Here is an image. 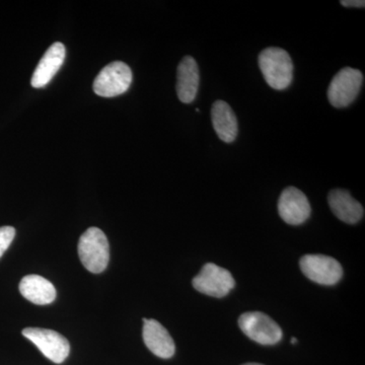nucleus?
Listing matches in <instances>:
<instances>
[{
	"label": "nucleus",
	"instance_id": "423d86ee",
	"mask_svg": "<svg viewBox=\"0 0 365 365\" xmlns=\"http://www.w3.org/2000/svg\"><path fill=\"white\" fill-rule=\"evenodd\" d=\"M235 285L232 273L213 263L205 264L193 279V287L197 292L217 299L230 294Z\"/></svg>",
	"mask_w": 365,
	"mask_h": 365
},
{
	"label": "nucleus",
	"instance_id": "4468645a",
	"mask_svg": "<svg viewBox=\"0 0 365 365\" xmlns=\"http://www.w3.org/2000/svg\"><path fill=\"white\" fill-rule=\"evenodd\" d=\"M21 295L39 306L49 304L56 297V289L49 280L39 275H28L21 279L20 283Z\"/></svg>",
	"mask_w": 365,
	"mask_h": 365
},
{
	"label": "nucleus",
	"instance_id": "6e6552de",
	"mask_svg": "<svg viewBox=\"0 0 365 365\" xmlns=\"http://www.w3.org/2000/svg\"><path fill=\"white\" fill-rule=\"evenodd\" d=\"M23 335L32 341L41 352L54 364H60L68 357L71 345L66 337L49 329L26 328Z\"/></svg>",
	"mask_w": 365,
	"mask_h": 365
},
{
	"label": "nucleus",
	"instance_id": "2eb2a0df",
	"mask_svg": "<svg viewBox=\"0 0 365 365\" xmlns=\"http://www.w3.org/2000/svg\"><path fill=\"white\" fill-rule=\"evenodd\" d=\"M211 120L216 134L223 143H230L235 141L239 130L237 120L227 103L216 101L211 109Z\"/></svg>",
	"mask_w": 365,
	"mask_h": 365
},
{
	"label": "nucleus",
	"instance_id": "f257e3e1",
	"mask_svg": "<svg viewBox=\"0 0 365 365\" xmlns=\"http://www.w3.org/2000/svg\"><path fill=\"white\" fill-rule=\"evenodd\" d=\"M259 66L266 83L274 90H285L292 83L294 64L285 50L277 47L263 50L259 55Z\"/></svg>",
	"mask_w": 365,
	"mask_h": 365
},
{
	"label": "nucleus",
	"instance_id": "9d476101",
	"mask_svg": "<svg viewBox=\"0 0 365 365\" xmlns=\"http://www.w3.org/2000/svg\"><path fill=\"white\" fill-rule=\"evenodd\" d=\"M143 341L146 347L155 356L168 359L174 356L176 351L172 336L157 319H143Z\"/></svg>",
	"mask_w": 365,
	"mask_h": 365
},
{
	"label": "nucleus",
	"instance_id": "a211bd4d",
	"mask_svg": "<svg viewBox=\"0 0 365 365\" xmlns=\"http://www.w3.org/2000/svg\"><path fill=\"white\" fill-rule=\"evenodd\" d=\"M292 344H295V343H297V338H292Z\"/></svg>",
	"mask_w": 365,
	"mask_h": 365
},
{
	"label": "nucleus",
	"instance_id": "1a4fd4ad",
	"mask_svg": "<svg viewBox=\"0 0 365 365\" xmlns=\"http://www.w3.org/2000/svg\"><path fill=\"white\" fill-rule=\"evenodd\" d=\"M278 212L288 225H299L311 215V204L300 190L288 187L279 197Z\"/></svg>",
	"mask_w": 365,
	"mask_h": 365
},
{
	"label": "nucleus",
	"instance_id": "39448f33",
	"mask_svg": "<svg viewBox=\"0 0 365 365\" xmlns=\"http://www.w3.org/2000/svg\"><path fill=\"white\" fill-rule=\"evenodd\" d=\"M364 83V76L359 69L345 67L331 81L328 98L335 108H344L354 102Z\"/></svg>",
	"mask_w": 365,
	"mask_h": 365
},
{
	"label": "nucleus",
	"instance_id": "20e7f679",
	"mask_svg": "<svg viewBox=\"0 0 365 365\" xmlns=\"http://www.w3.org/2000/svg\"><path fill=\"white\" fill-rule=\"evenodd\" d=\"M132 83L130 67L122 61L108 64L93 81V91L103 98H113L126 93Z\"/></svg>",
	"mask_w": 365,
	"mask_h": 365
},
{
	"label": "nucleus",
	"instance_id": "f03ea898",
	"mask_svg": "<svg viewBox=\"0 0 365 365\" xmlns=\"http://www.w3.org/2000/svg\"><path fill=\"white\" fill-rule=\"evenodd\" d=\"M78 256L86 270L102 273L110 260L109 242L103 230L91 227L81 235L78 242Z\"/></svg>",
	"mask_w": 365,
	"mask_h": 365
},
{
	"label": "nucleus",
	"instance_id": "f3484780",
	"mask_svg": "<svg viewBox=\"0 0 365 365\" xmlns=\"http://www.w3.org/2000/svg\"><path fill=\"white\" fill-rule=\"evenodd\" d=\"M341 4L345 7H364L365 2L364 0H345V1H341Z\"/></svg>",
	"mask_w": 365,
	"mask_h": 365
},
{
	"label": "nucleus",
	"instance_id": "9b49d317",
	"mask_svg": "<svg viewBox=\"0 0 365 365\" xmlns=\"http://www.w3.org/2000/svg\"><path fill=\"white\" fill-rule=\"evenodd\" d=\"M66 50L62 43H54L46 51L36 67L31 81L33 88H44L54 78L66 59Z\"/></svg>",
	"mask_w": 365,
	"mask_h": 365
},
{
	"label": "nucleus",
	"instance_id": "0eeeda50",
	"mask_svg": "<svg viewBox=\"0 0 365 365\" xmlns=\"http://www.w3.org/2000/svg\"><path fill=\"white\" fill-rule=\"evenodd\" d=\"M300 269L309 280L322 285H334L343 276L341 264L325 255H306L299 262Z\"/></svg>",
	"mask_w": 365,
	"mask_h": 365
},
{
	"label": "nucleus",
	"instance_id": "ddd939ff",
	"mask_svg": "<svg viewBox=\"0 0 365 365\" xmlns=\"http://www.w3.org/2000/svg\"><path fill=\"white\" fill-rule=\"evenodd\" d=\"M328 202L336 217L348 225H355L364 217V209L361 204L346 190H332L329 194Z\"/></svg>",
	"mask_w": 365,
	"mask_h": 365
},
{
	"label": "nucleus",
	"instance_id": "dca6fc26",
	"mask_svg": "<svg viewBox=\"0 0 365 365\" xmlns=\"http://www.w3.org/2000/svg\"><path fill=\"white\" fill-rule=\"evenodd\" d=\"M16 237V230L13 227H0V258L9 249Z\"/></svg>",
	"mask_w": 365,
	"mask_h": 365
},
{
	"label": "nucleus",
	"instance_id": "7ed1b4c3",
	"mask_svg": "<svg viewBox=\"0 0 365 365\" xmlns=\"http://www.w3.org/2000/svg\"><path fill=\"white\" fill-rule=\"evenodd\" d=\"M239 326L245 335L261 345H275L282 339V330L270 317L260 312L242 314Z\"/></svg>",
	"mask_w": 365,
	"mask_h": 365
},
{
	"label": "nucleus",
	"instance_id": "f8f14e48",
	"mask_svg": "<svg viewBox=\"0 0 365 365\" xmlns=\"http://www.w3.org/2000/svg\"><path fill=\"white\" fill-rule=\"evenodd\" d=\"M200 73L196 60L191 56L184 57L178 66V98L184 104H190L195 100L198 93Z\"/></svg>",
	"mask_w": 365,
	"mask_h": 365
},
{
	"label": "nucleus",
	"instance_id": "6ab92c4d",
	"mask_svg": "<svg viewBox=\"0 0 365 365\" xmlns=\"http://www.w3.org/2000/svg\"><path fill=\"white\" fill-rule=\"evenodd\" d=\"M242 365H264V364H255V362H251V364H242Z\"/></svg>",
	"mask_w": 365,
	"mask_h": 365
}]
</instances>
